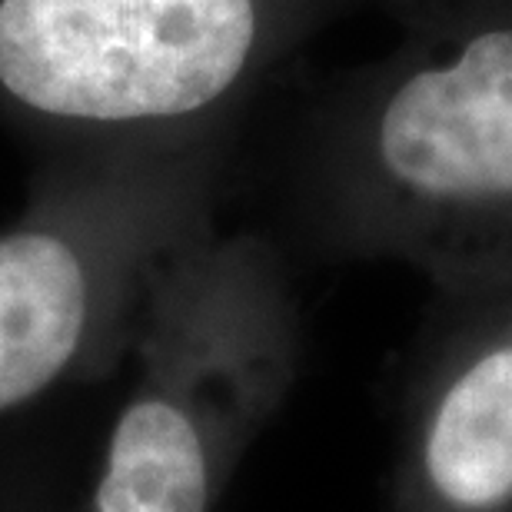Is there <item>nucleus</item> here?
<instances>
[{"mask_svg":"<svg viewBox=\"0 0 512 512\" xmlns=\"http://www.w3.org/2000/svg\"><path fill=\"white\" fill-rule=\"evenodd\" d=\"M300 316L276 253L213 227L160 273L133 383L87 512H213L300 373Z\"/></svg>","mask_w":512,"mask_h":512,"instance_id":"f257e3e1","label":"nucleus"},{"mask_svg":"<svg viewBox=\"0 0 512 512\" xmlns=\"http://www.w3.org/2000/svg\"><path fill=\"white\" fill-rule=\"evenodd\" d=\"M217 137L54 153L0 230V413L130 360L160 273L207 233Z\"/></svg>","mask_w":512,"mask_h":512,"instance_id":"f03ea898","label":"nucleus"},{"mask_svg":"<svg viewBox=\"0 0 512 512\" xmlns=\"http://www.w3.org/2000/svg\"><path fill=\"white\" fill-rule=\"evenodd\" d=\"M313 173L333 247L406 256L443 293L512 283V24L389 84Z\"/></svg>","mask_w":512,"mask_h":512,"instance_id":"7ed1b4c3","label":"nucleus"},{"mask_svg":"<svg viewBox=\"0 0 512 512\" xmlns=\"http://www.w3.org/2000/svg\"><path fill=\"white\" fill-rule=\"evenodd\" d=\"M313 0H0V117L54 153L213 137Z\"/></svg>","mask_w":512,"mask_h":512,"instance_id":"20e7f679","label":"nucleus"},{"mask_svg":"<svg viewBox=\"0 0 512 512\" xmlns=\"http://www.w3.org/2000/svg\"><path fill=\"white\" fill-rule=\"evenodd\" d=\"M443 296L406 363L383 512H512V283Z\"/></svg>","mask_w":512,"mask_h":512,"instance_id":"39448f33","label":"nucleus"},{"mask_svg":"<svg viewBox=\"0 0 512 512\" xmlns=\"http://www.w3.org/2000/svg\"><path fill=\"white\" fill-rule=\"evenodd\" d=\"M0 512H57V483L27 459H0Z\"/></svg>","mask_w":512,"mask_h":512,"instance_id":"423d86ee","label":"nucleus"}]
</instances>
